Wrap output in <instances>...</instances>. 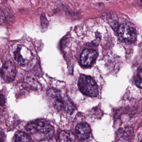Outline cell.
<instances>
[{"mask_svg": "<svg viewBox=\"0 0 142 142\" xmlns=\"http://www.w3.org/2000/svg\"><path fill=\"white\" fill-rule=\"evenodd\" d=\"M5 19V15L3 12L0 11V23H2L4 22Z\"/></svg>", "mask_w": 142, "mask_h": 142, "instance_id": "14", "label": "cell"}, {"mask_svg": "<svg viewBox=\"0 0 142 142\" xmlns=\"http://www.w3.org/2000/svg\"><path fill=\"white\" fill-rule=\"evenodd\" d=\"M40 21H41V26L44 28L47 27L49 22L46 17V15L45 13H42L40 16Z\"/></svg>", "mask_w": 142, "mask_h": 142, "instance_id": "10", "label": "cell"}, {"mask_svg": "<svg viewBox=\"0 0 142 142\" xmlns=\"http://www.w3.org/2000/svg\"><path fill=\"white\" fill-rule=\"evenodd\" d=\"M77 136L80 140H84L88 139L91 133V128L88 124L81 123L76 128Z\"/></svg>", "mask_w": 142, "mask_h": 142, "instance_id": "7", "label": "cell"}, {"mask_svg": "<svg viewBox=\"0 0 142 142\" xmlns=\"http://www.w3.org/2000/svg\"><path fill=\"white\" fill-rule=\"evenodd\" d=\"M120 38L124 41L132 42L136 41L137 32L135 27L129 23H124L119 26L118 29Z\"/></svg>", "mask_w": 142, "mask_h": 142, "instance_id": "3", "label": "cell"}, {"mask_svg": "<svg viewBox=\"0 0 142 142\" xmlns=\"http://www.w3.org/2000/svg\"><path fill=\"white\" fill-rule=\"evenodd\" d=\"M5 103V98L3 94H0V106H3Z\"/></svg>", "mask_w": 142, "mask_h": 142, "instance_id": "13", "label": "cell"}, {"mask_svg": "<svg viewBox=\"0 0 142 142\" xmlns=\"http://www.w3.org/2000/svg\"><path fill=\"white\" fill-rule=\"evenodd\" d=\"M15 142H31L30 137L22 131H18L16 134Z\"/></svg>", "mask_w": 142, "mask_h": 142, "instance_id": "9", "label": "cell"}, {"mask_svg": "<svg viewBox=\"0 0 142 142\" xmlns=\"http://www.w3.org/2000/svg\"><path fill=\"white\" fill-rule=\"evenodd\" d=\"M97 57V53L94 49H86L81 54V65L84 67H91L94 63Z\"/></svg>", "mask_w": 142, "mask_h": 142, "instance_id": "6", "label": "cell"}, {"mask_svg": "<svg viewBox=\"0 0 142 142\" xmlns=\"http://www.w3.org/2000/svg\"><path fill=\"white\" fill-rule=\"evenodd\" d=\"M0 74H1V71H0Z\"/></svg>", "mask_w": 142, "mask_h": 142, "instance_id": "16", "label": "cell"}, {"mask_svg": "<svg viewBox=\"0 0 142 142\" xmlns=\"http://www.w3.org/2000/svg\"></svg>", "mask_w": 142, "mask_h": 142, "instance_id": "17", "label": "cell"}, {"mask_svg": "<svg viewBox=\"0 0 142 142\" xmlns=\"http://www.w3.org/2000/svg\"><path fill=\"white\" fill-rule=\"evenodd\" d=\"M110 25L111 26L112 28L114 30H118L119 28V24L118 21L116 20H114L111 21L110 23Z\"/></svg>", "mask_w": 142, "mask_h": 142, "instance_id": "12", "label": "cell"}, {"mask_svg": "<svg viewBox=\"0 0 142 142\" xmlns=\"http://www.w3.org/2000/svg\"><path fill=\"white\" fill-rule=\"evenodd\" d=\"M141 142H142V140L141 141Z\"/></svg>", "mask_w": 142, "mask_h": 142, "instance_id": "18", "label": "cell"}, {"mask_svg": "<svg viewBox=\"0 0 142 142\" xmlns=\"http://www.w3.org/2000/svg\"><path fill=\"white\" fill-rule=\"evenodd\" d=\"M4 137V134L3 131L0 129V142H3Z\"/></svg>", "mask_w": 142, "mask_h": 142, "instance_id": "15", "label": "cell"}, {"mask_svg": "<svg viewBox=\"0 0 142 142\" xmlns=\"http://www.w3.org/2000/svg\"><path fill=\"white\" fill-rule=\"evenodd\" d=\"M75 136L70 131H62L58 134L56 142H75Z\"/></svg>", "mask_w": 142, "mask_h": 142, "instance_id": "8", "label": "cell"}, {"mask_svg": "<svg viewBox=\"0 0 142 142\" xmlns=\"http://www.w3.org/2000/svg\"><path fill=\"white\" fill-rule=\"evenodd\" d=\"M78 85L81 92L87 96L94 97L99 94L97 85L91 77L81 75L79 79Z\"/></svg>", "mask_w": 142, "mask_h": 142, "instance_id": "2", "label": "cell"}, {"mask_svg": "<svg viewBox=\"0 0 142 142\" xmlns=\"http://www.w3.org/2000/svg\"><path fill=\"white\" fill-rule=\"evenodd\" d=\"M17 70L15 64L11 61L5 62L2 66L1 74L2 79L6 83L12 82L16 77Z\"/></svg>", "mask_w": 142, "mask_h": 142, "instance_id": "5", "label": "cell"}, {"mask_svg": "<svg viewBox=\"0 0 142 142\" xmlns=\"http://www.w3.org/2000/svg\"><path fill=\"white\" fill-rule=\"evenodd\" d=\"M12 53L14 59L20 65H25L28 62L30 57V51L23 45H16Z\"/></svg>", "mask_w": 142, "mask_h": 142, "instance_id": "4", "label": "cell"}, {"mask_svg": "<svg viewBox=\"0 0 142 142\" xmlns=\"http://www.w3.org/2000/svg\"><path fill=\"white\" fill-rule=\"evenodd\" d=\"M136 84L139 87L142 89V67L138 74L136 79Z\"/></svg>", "mask_w": 142, "mask_h": 142, "instance_id": "11", "label": "cell"}, {"mask_svg": "<svg viewBox=\"0 0 142 142\" xmlns=\"http://www.w3.org/2000/svg\"><path fill=\"white\" fill-rule=\"evenodd\" d=\"M26 130L35 139L40 141L52 139L54 132V129L52 126L42 120H37L27 124Z\"/></svg>", "mask_w": 142, "mask_h": 142, "instance_id": "1", "label": "cell"}]
</instances>
